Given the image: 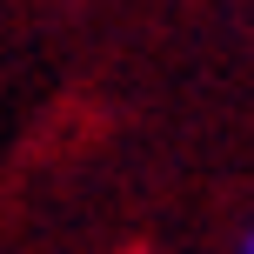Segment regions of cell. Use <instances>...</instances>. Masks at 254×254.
I'll return each mask as SVG.
<instances>
[{
    "mask_svg": "<svg viewBox=\"0 0 254 254\" xmlns=\"http://www.w3.org/2000/svg\"><path fill=\"white\" fill-rule=\"evenodd\" d=\"M234 254H254V214H248V228L234 234Z\"/></svg>",
    "mask_w": 254,
    "mask_h": 254,
    "instance_id": "1",
    "label": "cell"
}]
</instances>
